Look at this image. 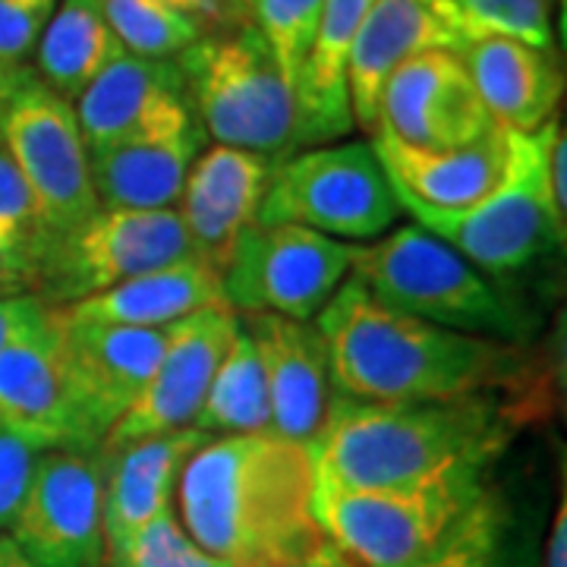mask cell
<instances>
[{
    "label": "cell",
    "instance_id": "8d00e7d4",
    "mask_svg": "<svg viewBox=\"0 0 567 567\" xmlns=\"http://www.w3.org/2000/svg\"><path fill=\"white\" fill-rule=\"evenodd\" d=\"M41 252L17 234L0 230V300L39 293Z\"/></svg>",
    "mask_w": 567,
    "mask_h": 567
},
{
    "label": "cell",
    "instance_id": "4316f807",
    "mask_svg": "<svg viewBox=\"0 0 567 567\" xmlns=\"http://www.w3.org/2000/svg\"><path fill=\"white\" fill-rule=\"evenodd\" d=\"M121 51L99 0H61L35 48L39 80L73 102Z\"/></svg>",
    "mask_w": 567,
    "mask_h": 567
},
{
    "label": "cell",
    "instance_id": "277c9868",
    "mask_svg": "<svg viewBox=\"0 0 567 567\" xmlns=\"http://www.w3.org/2000/svg\"><path fill=\"white\" fill-rule=\"evenodd\" d=\"M350 271L388 309L447 331L517 344L533 328L483 268L420 224L398 227L379 244L353 246Z\"/></svg>",
    "mask_w": 567,
    "mask_h": 567
},
{
    "label": "cell",
    "instance_id": "7402d4cb",
    "mask_svg": "<svg viewBox=\"0 0 567 567\" xmlns=\"http://www.w3.org/2000/svg\"><path fill=\"white\" fill-rule=\"evenodd\" d=\"M432 48L454 51L445 29L420 0H375L347 58V99L353 123L375 136L379 99L391 73Z\"/></svg>",
    "mask_w": 567,
    "mask_h": 567
},
{
    "label": "cell",
    "instance_id": "7c38bea8",
    "mask_svg": "<svg viewBox=\"0 0 567 567\" xmlns=\"http://www.w3.org/2000/svg\"><path fill=\"white\" fill-rule=\"evenodd\" d=\"M10 539L39 567L104 565V470L99 451H41Z\"/></svg>",
    "mask_w": 567,
    "mask_h": 567
},
{
    "label": "cell",
    "instance_id": "f6af8a7d",
    "mask_svg": "<svg viewBox=\"0 0 567 567\" xmlns=\"http://www.w3.org/2000/svg\"><path fill=\"white\" fill-rule=\"evenodd\" d=\"M99 567H107V565H99Z\"/></svg>",
    "mask_w": 567,
    "mask_h": 567
},
{
    "label": "cell",
    "instance_id": "836d02e7",
    "mask_svg": "<svg viewBox=\"0 0 567 567\" xmlns=\"http://www.w3.org/2000/svg\"><path fill=\"white\" fill-rule=\"evenodd\" d=\"M0 230L29 240L41 256H44L48 244L54 240V234L44 224L32 186L25 183L20 164L10 155L3 140H0Z\"/></svg>",
    "mask_w": 567,
    "mask_h": 567
},
{
    "label": "cell",
    "instance_id": "9a60e30c",
    "mask_svg": "<svg viewBox=\"0 0 567 567\" xmlns=\"http://www.w3.org/2000/svg\"><path fill=\"white\" fill-rule=\"evenodd\" d=\"M492 126L464 61L454 51L432 48L391 73L379 99L375 133L410 148L445 152L476 142Z\"/></svg>",
    "mask_w": 567,
    "mask_h": 567
},
{
    "label": "cell",
    "instance_id": "6da1fadb",
    "mask_svg": "<svg viewBox=\"0 0 567 567\" xmlns=\"http://www.w3.org/2000/svg\"><path fill=\"white\" fill-rule=\"evenodd\" d=\"M177 517L227 567H290L328 551L312 447L275 432L208 439L183 464Z\"/></svg>",
    "mask_w": 567,
    "mask_h": 567
},
{
    "label": "cell",
    "instance_id": "ab89813d",
    "mask_svg": "<svg viewBox=\"0 0 567 567\" xmlns=\"http://www.w3.org/2000/svg\"><path fill=\"white\" fill-rule=\"evenodd\" d=\"M548 186H551L555 208L567 218V140L561 121L555 126V136H551V145H548Z\"/></svg>",
    "mask_w": 567,
    "mask_h": 567
},
{
    "label": "cell",
    "instance_id": "30bf717a",
    "mask_svg": "<svg viewBox=\"0 0 567 567\" xmlns=\"http://www.w3.org/2000/svg\"><path fill=\"white\" fill-rule=\"evenodd\" d=\"M353 246L300 224L252 221L221 275L234 312H271L309 322L350 275Z\"/></svg>",
    "mask_w": 567,
    "mask_h": 567
},
{
    "label": "cell",
    "instance_id": "cb8c5ba5",
    "mask_svg": "<svg viewBox=\"0 0 567 567\" xmlns=\"http://www.w3.org/2000/svg\"><path fill=\"white\" fill-rule=\"evenodd\" d=\"M208 306H227L221 275L199 262L196 256H189L183 262L164 265L111 290L66 303V312L104 324L162 328V324L183 322L186 316Z\"/></svg>",
    "mask_w": 567,
    "mask_h": 567
},
{
    "label": "cell",
    "instance_id": "9c48e42d",
    "mask_svg": "<svg viewBox=\"0 0 567 567\" xmlns=\"http://www.w3.org/2000/svg\"><path fill=\"white\" fill-rule=\"evenodd\" d=\"M193 256L177 208H99L41 256L39 297L66 306Z\"/></svg>",
    "mask_w": 567,
    "mask_h": 567
},
{
    "label": "cell",
    "instance_id": "4fadbf2b",
    "mask_svg": "<svg viewBox=\"0 0 567 567\" xmlns=\"http://www.w3.org/2000/svg\"><path fill=\"white\" fill-rule=\"evenodd\" d=\"M0 420L39 451H99V435L85 420L73 388L54 306L0 353Z\"/></svg>",
    "mask_w": 567,
    "mask_h": 567
},
{
    "label": "cell",
    "instance_id": "ee69618b",
    "mask_svg": "<svg viewBox=\"0 0 567 567\" xmlns=\"http://www.w3.org/2000/svg\"><path fill=\"white\" fill-rule=\"evenodd\" d=\"M290 567H347L344 558L334 551V548H328V551H322L319 558H309V561H303V565H290Z\"/></svg>",
    "mask_w": 567,
    "mask_h": 567
},
{
    "label": "cell",
    "instance_id": "8fae6325",
    "mask_svg": "<svg viewBox=\"0 0 567 567\" xmlns=\"http://www.w3.org/2000/svg\"><path fill=\"white\" fill-rule=\"evenodd\" d=\"M0 140L20 164L54 237L70 234L102 208L89 174V148L76 107L51 92L35 73L17 89L0 121Z\"/></svg>",
    "mask_w": 567,
    "mask_h": 567
},
{
    "label": "cell",
    "instance_id": "f1b7e54d",
    "mask_svg": "<svg viewBox=\"0 0 567 567\" xmlns=\"http://www.w3.org/2000/svg\"><path fill=\"white\" fill-rule=\"evenodd\" d=\"M447 32L454 54L483 39H514L551 51L548 0H420Z\"/></svg>",
    "mask_w": 567,
    "mask_h": 567
},
{
    "label": "cell",
    "instance_id": "8992f818",
    "mask_svg": "<svg viewBox=\"0 0 567 567\" xmlns=\"http://www.w3.org/2000/svg\"><path fill=\"white\" fill-rule=\"evenodd\" d=\"M488 495L483 480L413 488H338L316 483V520L347 567H410L447 546Z\"/></svg>",
    "mask_w": 567,
    "mask_h": 567
},
{
    "label": "cell",
    "instance_id": "74e56055",
    "mask_svg": "<svg viewBox=\"0 0 567 567\" xmlns=\"http://www.w3.org/2000/svg\"><path fill=\"white\" fill-rule=\"evenodd\" d=\"M171 10H177L183 20H189L199 32L205 35V29H234V25H244V0H164Z\"/></svg>",
    "mask_w": 567,
    "mask_h": 567
},
{
    "label": "cell",
    "instance_id": "d4e9b609",
    "mask_svg": "<svg viewBox=\"0 0 567 567\" xmlns=\"http://www.w3.org/2000/svg\"><path fill=\"white\" fill-rule=\"evenodd\" d=\"M203 126L152 136L89 155V174L102 208H171L199 155Z\"/></svg>",
    "mask_w": 567,
    "mask_h": 567
},
{
    "label": "cell",
    "instance_id": "3957f363",
    "mask_svg": "<svg viewBox=\"0 0 567 567\" xmlns=\"http://www.w3.org/2000/svg\"><path fill=\"white\" fill-rule=\"evenodd\" d=\"M527 423L498 398L360 404L334 398L312 445L316 483L338 488H413L486 476L517 425Z\"/></svg>",
    "mask_w": 567,
    "mask_h": 567
},
{
    "label": "cell",
    "instance_id": "83f0119b",
    "mask_svg": "<svg viewBox=\"0 0 567 567\" xmlns=\"http://www.w3.org/2000/svg\"><path fill=\"white\" fill-rule=\"evenodd\" d=\"M193 429H203L205 435L271 432V406H268L262 357L244 324L237 328L234 344L224 353Z\"/></svg>",
    "mask_w": 567,
    "mask_h": 567
},
{
    "label": "cell",
    "instance_id": "e0dca14e",
    "mask_svg": "<svg viewBox=\"0 0 567 567\" xmlns=\"http://www.w3.org/2000/svg\"><path fill=\"white\" fill-rule=\"evenodd\" d=\"M54 316L82 413L99 442H104L107 429L136 404L142 388L148 385L177 322L162 328L104 324L80 319L66 312V306H54Z\"/></svg>",
    "mask_w": 567,
    "mask_h": 567
},
{
    "label": "cell",
    "instance_id": "b9f144b4",
    "mask_svg": "<svg viewBox=\"0 0 567 567\" xmlns=\"http://www.w3.org/2000/svg\"><path fill=\"white\" fill-rule=\"evenodd\" d=\"M25 80H29V70H25V66H3V63H0V121H3L7 107L13 102L17 89H20Z\"/></svg>",
    "mask_w": 567,
    "mask_h": 567
},
{
    "label": "cell",
    "instance_id": "d6a6232c",
    "mask_svg": "<svg viewBox=\"0 0 567 567\" xmlns=\"http://www.w3.org/2000/svg\"><path fill=\"white\" fill-rule=\"evenodd\" d=\"M502 555V511L488 492L476 511L464 520L447 546L410 567H498Z\"/></svg>",
    "mask_w": 567,
    "mask_h": 567
},
{
    "label": "cell",
    "instance_id": "484cf974",
    "mask_svg": "<svg viewBox=\"0 0 567 567\" xmlns=\"http://www.w3.org/2000/svg\"><path fill=\"white\" fill-rule=\"evenodd\" d=\"M375 0H324L319 29L309 48L297 102L303 111L306 145L341 140L353 130L347 99V58L365 13Z\"/></svg>",
    "mask_w": 567,
    "mask_h": 567
},
{
    "label": "cell",
    "instance_id": "e575fe53",
    "mask_svg": "<svg viewBox=\"0 0 567 567\" xmlns=\"http://www.w3.org/2000/svg\"><path fill=\"white\" fill-rule=\"evenodd\" d=\"M58 0H0V63L22 66L35 54Z\"/></svg>",
    "mask_w": 567,
    "mask_h": 567
},
{
    "label": "cell",
    "instance_id": "ba28073f",
    "mask_svg": "<svg viewBox=\"0 0 567 567\" xmlns=\"http://www.w3.org/2000/svg\"><path fill=\"white\" fill-rule=\"evenodd\" d=\"M398 218L401 203L372 142H341L275 164L256 221L300 224L334 240H372Z\"/></svg>",
    "mask_w": 567,
    "mask_h": 567
},
{
    "label": "cell",
    "instance_id": "1f68e13d",
    "mask_svg": "<svg viewBox=\"0 0 567 567\" xmlns=\"http://www.w3.org/2000/svg\"><path fill=\"white\" fill-rule=\"evenodd\" d=\"M107 567H227L205 551L181 524L177 511L155 517L130 543L104 558Z\"/></svg>",
    "mask_w": 567,
    "mask_h": 567
},
{
    "label": "cell",
    "instance_id": "f546056e",
    "mask_svg": "<svg viewBox=\"0 0 567 567\" xmlns=\"http://www.w3.org/2000/svg\"><path fill=\"white\" fill-rule=\"evenodd\" d=\"M114 39L123 51L152 61H174L189 44L203 39V32L164 0H99Z\"/></svg>",
    "mask_w": 567,
    "mask_h": 567
},
{
    "label": "cell",
    "instance_id": "52a82bcc",
    "mask_svg": "<svg viewBox=\"0 0 567 567\" xmlns=\"http://www.w3.org/2000/svg\"><path fill=\"white\" fill-rule=\"evenodd\" d=\"M558 121L536 133H511L505 181L483 203L464 212L406 208L423 230L445 240L483 271H517L565 244V215L555 208L548 186V145Z\"/></svg>",
    "mask_w": 567,
    "mask_h": 567
},
{
    "label": "cell",
    "instance_id": "f35d334b",
    "mask_svg": "<svg viewBox=\"0 0 567 567\" xmlns=\"http://www.w3.org/2000/svg\"><path fill=\"white\" fill-rule=\"evenodd\" d=\"M44 303L39 297H7L0 300V353L7 350V344L20 334L25 324L39 316Z\"/></svg>",
    "mask_w": 567,
    "mask_h": 567
},
{
    "label": "cell",
    "instance_id": "d590c367",
    "mask_svg": "<svg viewBox=\"0 0 567 567\" xmlns=\"http://www.w3.org/2000/svg\"><path fill=\"white\" fill-rule=\"evenodd\" d=\"M39 454L41 451L29 439H22L17 429L0 420V533L10 529L20 511Z\"/></svg>",
    "mask_w": 567,
    "mask_h": 567
},
{
    "label": "cell",
    "instance_id": "5bb4252c",
    "mask_svg": "<svg viewBox=\"0 0 567 567\" xmlns=\"http://www.w3.org/2000/svg\"><path fill=\"white\" fill-rule=\"evenodd\" d=\"M237 328L240 316L230 306H208L174 324L148 385L142 388L136 404L107 429L99 447L130 445L164 432L193 429L224 353L237 338Z\"/></svg>",
    "mask_w": 567,
    "mask_h": 567
},
{
    "label": "cell",
    "instance_id": "4dcf8cb0",
    "mask_svg": "<svg viewBox=\"0 0 567 567\" xmlns=\"http://www.w3.org/2000/svg\"><path fill=\"white\" fill-rule=\"evenodd\" d=\"M322 3L324 0H244V10L252 13V25L271 48L293 92L300 85V73L319 29Z\"/></svg>",
    "mask_w": 567,
    "mask_h": 567
},
{
    "label": "cell",
    "instance_id": "7bdbcfd3",
    "mask_svg": "<svg viewBox=\"0 0 567 567\" xmlns=\"http://www.w3.org/2000/svg\"><path fill=\"white\" fill-rule=\"evenodd\" d=\"M0 567H39L35 561H29L25 555H22V548L10 539V536H3L0 533Z\"/></svg>",
    "mask_w": 567,
    "mask_h": 567
},
{
    "label": "cell",
    "instance_id": "7a4b0ae2",
    "mask_svg": "<svg viewBox=\"0 0 567 567\" xmlns=\"http://www.w3.org/2000/svg\"><path fill=\"white\" fill-rule=\"evenodd\" d=\"M331 382L360 404L461 401L529 382L527 347L447 331L394 312L347 275L316 316Z\"/></svg>",
    "mask_w": 567,
    "mask_h": 567
},
{
    "label": "cell",
    "instance_id": "5b68a950",
    "mask_svg": "<svg viewBox=\"0 0 567 567\" xmlns=\"http://www.w3.org/2000/svg\"><path fill=\"white\" fill-rule=\"evenodd\" d=\"M189 111L215 145L284 162L306 145L303 111L256 25L203 35L181 54Z\"/></svg>",
    "mask_w": 567,
    "mask_h": 567
},
{
    "label": "cell",
    "instance_id": "d6986e66",
    "mask_svg": "<svg viewBox=\"0 0 567 567\" xmlns=\"http://www.w3.org/2000/svg\"><path fill=\"white\" fill-rule=\"evenodd\" d=\"M275 164L265 155L212 145L196 155L181 189V215L193 256L224 275L227 259L249 224L259 218Z\"/></svg>",
    "mask_w": 567,
    "mask_h": 567
},
{
    "label": "cell",
    "instance_id": "603a6c76",
    "mask_svg": "<svg viewBox=\"0 0 567 567\" xmlns=\"http://www.w3.org/2000/svg\"><path fill=\"white\" fill-rule=\"evenodd\" d=\"M495 126L536 133L561 102V73L551 51L514 39H483L457 51Z\"/></svg>",
    "mask_w": 567,
    "mask_h": 567
},
{
    "label": "cell",
    "instance_id": "2e32d148",
    "mask_svg": "<svg viewBox=\"0 0 567 567\" xmlns=\"http://www.w3.org/2000/svg\"><path fill=\"white\" fill-rule=\"evenodd\" d=\"M76 121L89 155L123 142L171 136L196 126L177 61L121 51L76 99Z\"/></svg>",
    "mask_w": 567,
    "mask_h": 567
},
{
    "label": "cell",
    "instance_id": "ac0fdd59",
    "mask_svg": "<svg viewBox=\"0 0 567 567\" xmlns=\"http://www.w3.org/2000/svg\"><path fill=\"white\" fill-rule=\"evenodd\" d=\"M240 324L262 357L271 432L287 442L312 447L338 398L322 331L312 322H297L271 312H249Z\"/></svg>",
    "mask_w": 567,
    "mask_h": 567
},
{
    "label": "cell",
    "instance_id": "60d3db41",
    "mask_svg": "<svg viewBox=\"0 0 567 567\" xmlns=\"http://www.w3.org/2000/svg\"><path fill=\"white\" fill-rule=\"evenodd\" d=\"M543 567H567V495L565 483H561V498H558V511H555V520L548 529L546 543V561Z\"/></svg>",
    "mask_w": 567,
    "mask_h": 567
},
{
    "label": "cell",
    "instance_id": "ffe728a7",
    "mask_svg": "<svg viewBox=\"0 0 567 567\" xmlns=\"http://www.w3.org/2000/svg\"><path fill=\"white\" fill-rule=\"evenodd\" d=\"M372 148L385 167L401 208L416 205L432 212H464L470 205L483 203L505 181L511 162V130L492 126L476 142L445 152L410 148L375 133Z\"/></svg>",
    "mask_w": 567,
    "mask_h": 567
},
{
    "label": "cell",
    "instance_id": "44dd1931",
    "mask_svg": "<svg viewBox=\"0 0 567 567\" xmlns=\"http://www.w3.org/2000/svg\"><path fill=\"white\" fill-rule=\"evenodd\" d=\"M212 435L181 429L130 445L99 447L104 470V558L123 548L155 517L174 511L183 464Z\"/></svg>",
    "mask_w": 567,
    "mask_h": 567
}]
</instances>
